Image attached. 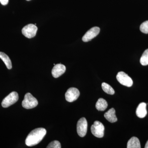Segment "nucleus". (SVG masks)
I'll use <instances>...</instances> for the list:
<instances>
[{
    "label": "nucleus",
    "instance_id": "nucleus-1",
    "mask_svg": "<svg viewBox=\"0 0 148 148\" xmlns=\"http://www.w3.org/2000/svg\"><path fill=\"white\" fill-rule=\"evenodd\" d=\"M47 131L45 128H36L32 130L27 136L25 141L28 147H33L39 143L46 134Z\"/></svg>",
    "mask_w": 148,
    "mask_h": 148
},
{
    "label": "nucleus",
    "instance_id": "nucleus-2",
    "mask_svg": "<svg viewBox=\"0 0 148 148\" xmlns=\"http://www.w3.org/2000/svg\"><path fill=\"white\" fill-rule=\"evenodd\" d=\"M38 105V101L30 93H26L22 102V106L26 109L34 108Z\"/></svg>",
    "mask_w": 148,
    "mask_h": 148
},
{
    "label": "nucleus",
    "instance_id": "nucleus-3",
    "mask_svg": "<svg viewBox=\"0 0 148 148\" xmlns=\"http://www.w3.org/2000/svg\"><path fill=\"white\" fill-rule=\"evenodd\" d=\"M105 127L103 123L99 121L94 122L91 127L92 135L98 138H103L104 135Z\"/></svg>",
    "mask_w": 148,
    "mask_h": 148
},
{
    "label": "nucleus",
    "instance_id": "nucleus-4",
    "mask_svg": "<svg viewBox=\"0 0 148 148\" xmlns=\"http://www.w3.org/2000/svg\"><path fill=\"white\" fill-rule=\"evenodd\" d=\"M18 94L17 92H12L3 100L1 105L3 108H7L18 101Z\"/></svg>",
    "mask_w": 148,
    "mask_h": 148
},
{
    "label": "nucleus",
    "instance_id": "nucleus-5",
    "mask_svg": "<svg viewBox=\"0 0 148 148\" xmlns=\"http://www.w3.org/2000/svg\"><path fill=\"white\" fill-rule=\"evenodd\" d=\"M116 79L121 84L127 87H131L133 84L132 79L123 72H120L118 73Z\"/></svg>",
    "mask_w": 148,
    "mask_h": 148
},
{
    "label": "nucleus",
    "instance_id": "nucleus-6",
    "mask_svg": "<svg viewBox=\"0 0 148 148\" xmlns=\"http://www.w3.org/2000/svg\"><path fill=\"white\" fill-rule=\"evenodd\" d=\"M88 123L86 119L82 118L78 121L77 125V132L80 137H84L87 131Z\"/></svg>",
    "mask_w": 148,
    "mask_h": 148
},
{
    "label": "nucleus",
    "instance_id": "nucleus-7",
    "mask_svg": "<svg viewBox=\"0 0 148 148\" xmlns=\"http://www.w3.org/2000/svg\"><path fill=\"white\" fill-rule=\"evenodd\" d=\"M37 30L38 28L35 24H29L22 29V33L28 38H32L36 36Z\"/></svg>",
    "mask_w": 148,
    "mask_h": 148
},
{
    "label": "nucleus",
    "instance_id": "nucleus-8",
    "mask_svg": "<svg viewBox=\"0 0 148 148\" xmlns=\"http://www.w3.org/2000/svg\"><path fill=\"white\" fill-rule=\"evenodd\" d=\"M79 95L80 92L78 89L75 88L71 87L69 88L66 91L65 97L66 101L71 103L77 100Z\"/></svg>",
    "mask_w": 148,
    "mask_h": 148
},
{
    "label": "nucleus",
    "instance_id": "nucleus-9",
    "mask_svg": "<svg viewBox=\"0 0 148 148\" xmlns=\"http://www.w3.org/2000/svg\"><path fill=\"white\" fill-rule=\"evenodd\" d=\"M100 32V29L98 27H94L91 28L83 36V41L88 42L90 41L95 37L97 36Z\"/></svg>",
    "mask_w": 148,
    "mask_h": 148
},
{
    "label": "nucleus",
    "instance_id": "nucleus-10",
    "mask_svg": "<svg viewBox=\"0 0 148 148\" xmlns=\"http://www.w3.org/2000/svg\"><path fill=\"white\" fill-rule=\"evenodd\" d=\"M66 71V66L63 64H57L55 65L52 69L51 73L53 77H59L65 73Z\"/></svg>",
    "mask_w": 148,
    "mask_h": 148
},
{
    "label": "nucleus",
    "instance_id": "nucleus-11",
    "mask_svg": "<svg viewBox=\"0 0 148 148\" xmlns=\"http://www.w3.org/2000/svg\"><path fill=\"white\" fill-rule=\"evenodd\" d=\"M147 104L145 103H140L136 109V114L137 116L140 118H143L147 114V110L146 109Z\"/></svg>",
    "mask_w": 148,
    "mask_h": 148
},
{
    "label": "nucleus",
    "instance_id": "nucleus-12",
    "mask_svg": "<svg viewBox=\"0 0 148 148\" xmlns=\"http://www.w3.org/2000/svg\"><path fill=\"white\" fill-rule=\"evenodd\" d=\"M115 113V110L113 108H112L106 112L104 114V116L108 121L113 123L117 121V118Z\"/></svg>",
    "mask_w": 148,
    "mask_h": 148
},
{
    "label": "nucleus",
    "instance_id": "nucleus-13",
    "mask_svg": "<svg viewBox=\"0 0 148 148\" xmlns=\"http://www.w3.org/2000/svg\"><path fill=\"white\" fill-rule=\"evenodd\" d=\"M127 148H140L141 145L139 139L136 137H133L130 138L127 143Z\"/></svg>",
    "mask_w": 148,
    "mask_h": 148
},
{
    "label": "nucleus",
    "instance_id": "nucleus-14",
    "mask_svg": "<svg viewBox=\"0 0 148 148\" xmlns=\"http://www.w3.org/2000/svg\"><path fill=\"white\" fill-rule=\"evenodd\" d=\"M108 106V104L107 101L105 99L102 98L98 99L95 105V108L98 111L105 110L107 109Z\"/></svg>",
    "mask_w": 148,
    "mask_h": 148
},
{
    "label": "nucleus",
    "instance_id": "nucleus-15",
    "mask_svg": "<svg viewBox=\"0 0 148 148\" xmlns=\"http://www.w3.org/2000/svg\"><path fill=\"white\" fill-rule=\"evenodd\" d=\"M0 58L3 61L8 69H11L12 68L11 61L8 56L2 52H0Z\"/></svg>",
    "mask_w": 148,
    "mask_h": 148
},
{
    "label": "nucleus",
    "instance_id": "nucleus-16",
    "mask_svg": "<svg viewBox=\"0 0 148 148\" xmlns=\"http://www.w3.org/2000/svg\"><path fill=\"white\" fill-rule=\"evenodd\" d=\"M102 88L104 92H106L107 94H110V95H113L114 94V90L110 85L108 84L105 82L103 83L102 84Z\"/></svg>",
    "mask_w": 148,
    "mask_h": 148
},
{
    "label": "nucleus",
    "instance_id": "nucleus-17",
    "mask_svg": "<svg viewBox=\"0 0 148 148\" xmlns=\"http://www.w3.org/2000/svg\"><path fill=\"white\" fill-rule=\"evenodd\" d=\"M140 62L143 66L148 65V49L144 51L140 58Z\"/></svg>",
    "mask_w": 148,
    "mask_h": 148
},
{
    "label": "nucleus",
    "instance_id": "nucleus-18",
    "mask_svg": "<svg viewBox=\"0 0 148 148\" xmlns=\"http://www.w3.org/2000/svg\"><path fill=\"white\" fill-rule=\"evenodd\" d=\"M140 30L144 34H148V20L145 21L141 24Z\"/></svg>",
    "mask_w": 148,
    "mask_h": 148
},
{
    "label": "nucleus",
    "instance_id": "nucleus-19",
    "mask_svg": "<svg viewBox=\"0 0 148 148\" xmlns=\"http://www.w3.org/2000/svg\"><path fill=\"white\" fill-rule=\"evenodd\" d=\"M47 148H61V145L60 142L58 141H52L49 143V145L47 147Z\"/></svg>",
    "mask_w": 148,
    "mask_h": 148
},
{
    "label": "nucleus",
    "instance_id": "nucleus-20",
    "mask_svg": "<svg viewBox=\"0 0 148 148\" xmlns=\"http://www.w3.org/2000/svg\"><path fill=\"white\" fill-rule=\"evenodd\" d=\"M9 0H0V3L2 5H5L8 4Z\"/></svg>",
    "mask_w": 148,
    "mask_h": 148
},
{
    "label": "nucleus",
    "instance_id": "nucleus-21",
    "mask_svg": "<svg viewBox=\"0 0 148 148\" xmlns=\"http://www.w3.org/2000/svg\"><path fill=\"white\" fill-rule=\"evenodd\" d=\"M145 147V148H148V140L147 142V143H146Z\"/></svg>",
    "mask_w": 148,
    "mask_h": 148
},
{
    "label": "nucleus",
    "instance_id": "nucleus-22",
    "mask_svg": "<svg viewBox=\"0 0 148 148\" xmlns=\"http://www.w3.org/2000/svg\"><path fill=\"white\" fill-rule=\"evenodd\" d=\"M27 1H31V0H27Z\"/></svg>",
    "mask_w": 148,
    "mask_h": 148
}]
</instances>
